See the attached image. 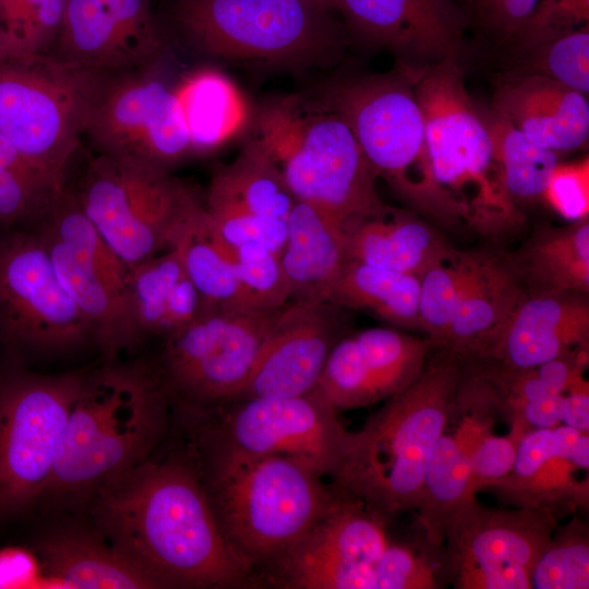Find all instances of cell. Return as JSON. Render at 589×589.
<instances>
[{
	"label": "cell",
	"mask_w": 589,
	"mask_h": 589,
	"mask_svg": "<svg viewBox=\"0 0 589 589\" xmlns=\"http://www.w3.org/2000/svg\"><path fill=\"white\" fill-rule=\"evenodd\" d=\"M86 512L159 588L257 584L220 529L192 450L153 455L100 491Z\"/></svg>",
	"instance_id": "6da1fadb"
},
{
	"label": "cell",
	"mask_w": 589,
	"mask_h": 589,
	"mask_svg": "<svg viewBox=\"0 0 589 589\" xmlns=\"http://www.w3.org/2000/svg\"><path fill=\"white\" fill-rule=\"evenodd\" d=\"M171 410L154 362L113 359L87 370L40 504L86 512L100 491L155 454Z\"/></svg>",
	"instance_id": "7a4b0ae2"
},
{
	"label": "cell",
	"mask_w": 589,
	"mask_h": 589,
	"mask_svg": "<svg viewBox=\"0 0 589 589\" xmlns=\"http://www.w3.org/2000/svg\"><path fill=\"white\" fill-rule=\"evenodd\" d=\"M464 369L458 352L435 349L420 375L352 432L333 485L389 519L414 509L430 459L453 418Z\"/></svg>",
	"instance_id": "3957f363"
},
{
	"label": "cell",
	"mask_w": 589,
	"mask_h": 589,
	"mask_svg": "<svg viewBox=\"0 0 589 589\" xmlns=\"http://www.w3.org/2000/svg\"><path fill=\"white\" fill-rule=\"evenodd\" d=\"M192 445L220 529L256 579L340 496L291 458L244 455L195 438Z\"/></svg>",
	"instance_id": "277c9868"
},
{
	"label": "cell",
	"mask_w": 589,
	"mask_h": 589,
	"mask_svg": "<svg viewBox=\"0 0 589 589\" xmlns=\"http://www.w3.org/2000/svg\"><path fill=\"white\" fill-rule=\"evenodd\" d=\"M255 132L294 199L322 212L345 233L393 209L381 200L378 175L347 123L320 100H272L260 109Z\"/></svg>",
	"instance_id": "5b68a950"
},
{
	"label": "cell",
	"mask_w": 589,
	"mask_h": 589,
	"mask_svg": "<svg viewBox=\"0 0 589 589\" xmlns=\"http://www.w3.org/2000/svg\"><path fill=\"white\" fill-rule=\"evenodd\" d=\"M412 83L432 173L456 225L492 238L514 232L524 214L505 187L483 117L453 56L423 70Z\"/></svg>",
	"instance_id": "8992f818"
},
{
	"label": "cell",
	"mask_w": 589,
	"mask_h": 589,
	"mask_svg": "<svg viewBox=\"0 0 589 589\" xmlns=\"http://www.w3.org/2000/svg\"><path fill=\"white\" fill-rule=\"evenodd\" d=\"M172 21L199 51L285 67L337 57L341 26L314 0H175Z\"/></svg>",
	"instance_id": "52a82bcc"
},
{
	"label": "cell",
	"mask_w": 589,
	"mask_h": 589,
	"mask_svg": "<svg viewBox=\"0 0 589 589\" xmlns=\"http://www.w3.org/2000/svg\"><path fill=\"white\" fill-rule=\"evenodd\" d=\"M104 74L50 52L0 63V135L60 191Z\"/></svg>",
	"instance_id": "ba28073f"
},
{
	"label": "cell",
	"mask_w": 589,
	"mask_h": 589,
	"mask_svg": "<svg viewBox=\"0 0 589 589\" xmlns=\"http://www.w3.org/2000/svg\"><path fill=\"white\" fill-rule=\"evenodd\" d=\"M318 100L347 123L378 177L405 202L436 223L456 225L432 173L424 120L409 81L349 80L327 87Z\"/></svg>",
	"instance_id": "9c48e42d"
},
{
	"label": "cell",
	"mask_w": 589,
	"mask_h": 589,
	"mask_svg": "<svg viewBox=\"0 0 589 589\" xmlns=\"http://www.w3.org/2000/svg\"><path fill=\"white\" fill-rule=\"evenodd\" d=\"M99 233L129 267L173 247L201 203L168 169L98 154L73 187Z\"/></svg>",
	"instance_id": "30bf717a"
},
{
	"label": "cell",
	"mask_w": 589,
	"mask_h": 589,
	"mask_svg": "<svg viewBox=\"0 0 589 589\" xmlns=\"http://www.w3.org/2000/svg\"><path fill=\"white\" fill-rule=\"evenodd\" d=\"M86 372L0 369V524L40 504Z\"/></svg>",
	"instance_id": "8fae6325"
},
{
	"label": "cell",
	"mask_w": 589,
	"mask_h": 589,
	"mask_svg": "<svg viewBox=\"0 0 589 589\" xmlns=\"http://www.w3.org/2000/svg\"><path fill=\"white\" fill-rule=\"evenodd\" d=\"M93 330L63 288L41 233L0 229V346L9 362L74 352Z\"/></svg>",
	"instance_id": "7c38bea8"
},
{
	"label": "cell",
	"mask_w": 589,
	"mask_h": 589,
	"mask_svg": "<svg viewBox=\"0 0 589 589\" xmlns=\"http://www.w3.org/2000/svg\"><path fill=\"white\" fill-rule=\"evenodd\" d=\"M180 411L195 419V440L250 456L288 457L322 477L334 473L352 434L316 388L298 396L237 399L207 410Z\"/></svg>",
	"instance_id": "4fadbf2b"
},
{
	"label": "cell",
	"mask_w": 589,
	"mask_h": 589,
	"mask_svg": "<svg viewBox=\"0 0 589 589\" xmlns=\"http://www.w3.org/2000/svg\"><path fill=\"white\" fill-rule=\"evenodd\" d=\"M276 311L205 312L163 337L154 364L172 405L207 410L230 401L245 383Z\"/></svg>",
	"instance_id": "5bb4252c"
},
{
	"label": "cell",
	"mask_w": 589,
	"mask_h": 589,
	"mask_svg": "<svg viewBox=\"0 0 589 589\" xmlns=\"http://www.w3.org/2000/svg\"><path fill=\"white\" fill-rule=\"evenodd\" d=\"M160 67L103 75L84 130L98 154L168 170L192 154L177 86L161 76Z\"/></svg>",
	"instance_id": "9a60e30c"
},
{
	"label": "cell",
	"mask_w": 589,
	"mask_h": 589,
	"mask_svg": "<svg viewBox=\"0 0 589 589\" xmlns=\"http://www.w3.org/2000/svg\"><path fill=\"white\" fill-rule=\"evenodd\" d=\"M558 519L541 509L486 507L472 497L446 529L450 582L457 589H530Z\"/></svg>",
	"instance_id": "2e32d148"
},
{
	"label": "cell",
	"mask_w": 589,
	"mask_h": 589,
	"mask_svg": "<svg viewBox=\"0 0 589 589\" xmlns=\"http://www.w3.org/2000/svg\"><path fill=\"white\" fill-rule=\"evenodd\" d=\"M389 520L340 492L312 528L259 576L286 589H376L377 561L394 540Z\"/></svg>",
	"instance_id": "e0dca14e"
},
{
	"label": "cell",
	"mask_w": 589,
	"mask_h": 589,
	"mask_svg": "<svg viewBox=\"0 0 589 589\" xmlns=\"http://www.w3.org/2000/svg\"><path fill=\"white\" fill-rule=\"evenodd\" d=\"M168 49L152 0H68L49 52L89 71L113 73L163 63Z\"/></svg>",
	"instance_id": "ac0fdd59"
},
{
	"label": "cell",
	"mask_w": 589,
	"mask_h": 589,
	"mask_svg": "<svg viewBox=\"0 0 589 589\" xmlns=\"http://www.w3.org/2000/svg\"><path fill=\"white\" fill-rule=\"evenodd\" d=\"M348 312L332 302H288L278 309L245 383L231 400L315 389L333 347L347 334Z\"/></svg>",
	"instance_id": "d6986e66"
},
{
	"label": "cell",
	"mask_w": 589,
	"mask_h": 589,
	"mask_svg": "<svg viewBox=\"0 0 589 589\" xmlns=\"http://www.w3.org/2000/svg\"><path fill=\"white\" fill-rule=\"evenodd\" d=\"M441 345L394 327L346 334L333 347L316 389L338 411L386 400L411 384Z\"/></svg>",
	"instance_id": "ffe728a7"
},
{
	"label": "cell",
	"mask_w": 589,
	"mask_h": 589,
	"mask_svg": "<svg viewBox=\"0 0 589 589\" xmlns=\"http://www.w3.org/2000/svg\"><path fill=\"white\" fill-rule=\"evenodd\" d=\"M337 11L363 41L437 62L452 56L465 25L454 0H338Z\"/></svg>",
	"instance_id": "44dd1931"
},
{
	"label": "cell",
	"mask_w": 589,
	"mask_h": 589,
	"mask_svg": "<svg viewBox=\"0 0 589 589\" xmlns=\"http://www.w3.org/2000/svg\"><path fill=\"white\" fill-rule=\"evenodd\" d=\"M581 350H589L588 293L526 291L495 341L476 360L529 369Z\"/></svg>",
	"instance_id": "7402d4cb"
},
{
	"label": "cell",
	"mask_w": 589,
	"mask_h": 589,
	"mask_svg": "<svg viewBox=\"0 0 589 589\" xmlns=\"http://www.w3.org/2000/svg\"><path fill=\"white\" fill-rule=\"evenodd\" d=\"M33 550L47 577L69 588H159L93 525L73 521L48 527L35 538Z\"/></svg>",
	"instance_id": "603a6c76"
},
{
	"label": "cell",
	"mask_w": 589,
	"mask_h": 589,
	"mask_svg": "<svg viewBox=\"0 0 589 589\" xmlns=\"http://www.w3.org/2000/svg\"><path fill=\"white\" fill-rule=\"evenodd\" d=\"M526 289L507 259L474 252L443 347L480 359L495 341Z\"/></svg>",
	"instance_id": "cb8c5ba5"
},
{
	"label": "cell",
	"mask_w": 589,
	"mask_h": 589,
	"mask_svg": "<svg viewBox=\"0 0 589 589\" xmlns=\"http://www.w3.org/2000/svg\"><path fill=\"white\" fill-rule=\"evenodd\" d=\"M45 239L58 277L93 330L94 345L105 361L118 359L143 342L131 306L129 291L81 261L48 232Z\"/></svg>",
	"instance_id": "d4e9b609"
},
{
	"label": "cell",
	"mask_w": 589,
	"mask_h": 589,
	"mask_svg": "<svg viewBox=\"0 0 589 589\" xmlns=\"http://www.w3.org/2000/svg\"><path fill=\"white\" fill-rule=\"evenodd\" d=\"M496 110L531 141L556 153L578 148L588 140V99L539 74L505 86Z\"/></svg>",
	"instance_id": "484cf974"
},
{
	"label": "cell",
	"mask_w": 589,
	"mask_h": 589,
	"mask_svg": "<svg viewBox=\"0 0 589 589\" xmlns=\"http://www.w3.org/2000/svg\"><path fill=\"white\" fill-rule=\"evenodd\" d=\"M280 263L289 287V302H328L347 261L345 232L312 205L297 201L286 219Z\"/></svg>",
	"instance_id": "4316f807"
},
{
	"label": "cell",
	"mask_w": 589,
	"mask_h": 589,
	"mask_svg": "<svg viewBox=\"0 0 589 589\" xmlns=\"http://www.w3.org/2000/svg\"><path fill=\"white\" fill-rule=\"evenodd\" d=\"M345 251L347 260L421 277L456 250L423 219L392 209L348 230Z\"/></svg>",
	"instance_id": "83f0119b"
},
{
	"label": "cell",
	"mask_w": 589,
	"mask_h": 589,
	"mask_svg": "<svg viewBox=\"0 0 589 589\" xmlns=\"http://www.w3.org/2000/svg\"><path fill=\"white\" fill-rule=\"evenodd\" d=\"M528 292H589V219L536 232L506 257Z\"/></svg>",
	"instance_id": "f1b7e54d"
},
{
	"label": "cell",
	"mask_w": 589,
	"mask_h": 589,
	"mask_svg": "<svg viewBox=\"0 0 589 589\" xmlns=\"http://www.w3.org/2000/svg\"><path fill=\"white\" fill-rule=\"evenodd\" d=\"M176 244L184 272L202 298L204 313L259 311L240 280L232 248L216 233L202 202Z\"/></svg>",
	"instance_id": "f546056e"
},
{
	"label": "cell",
	"mask_w": 589,
	"mask_h": 589,
	"mask_svg": "<svg viewBox=\"0 0 589 589\" xmlns=\"http://www.w3.org/2000/svg\"><path fill=\"white\" fill-rule=\"evenodd\" d=\"M420 277L347 260L328 302L368 313L392 327L421 332Z\"/></svg>",
	"instance_id": "4dcf8cb0"
},
{
	"label": "cell",
	"mask_w": 589,
	"mask_h": 589,
	"mask_svg": "<svg viewBox=\"0 0 589 589\" xmlns=\"http://www.w3.org/2000/svg\"><path fill=\"white\" fill-rule=\"evenodd\" d=\"M192 154L218 148L245 127L249 109L236 84L214 70L187 76L177 87Z\"/></svg>",
	"instance_id": "1f68e13d"
},
{
	"label": "cell",
	"mask_w": 589,
	"mask_h": 589,
	"mask_svg": "<svg viewBox=\"0 0 589 589\" xmlns=\"http://www.w3.org/2000/svg\"><path fill=\"white\" fill-rule=\"evenodd\" d=\"M206 199L285 221L297 202L280 167L256 137L214 172Z\"/></svg>",
	"instance_id": "d6a6232c"
},
{
	"label": "cell",
	"mask_w": 589,
	"mask_h": 589,
	"mask_svg": "<svg viewBox=\"0 0 589 589\" xmlns=\"http://www.w3.org/2000/svg\"><path fill=\"white\" fill-rule=\"evenodd\" d=\"M472 497L468 456L453 435L444 433L425 470L414 508L418 529L425 540L444 548L449 522Z\"/></svg>",
	"instance_id": "836d02e7"
},
{
	"label": "cell",
	"mask_w": 589,
	"mask_h": 589,
	"mask_svg": "<svg viewBox=\"0 0 589 589\" xmlns=\"http://www.w3.org/2000/svg\"><path fill=\"white\" fill-rule=\"evenodd\" d=\"M576 470L569 459L554 455L521 473H508L486 489L515 507L546 510L561 518L588 507V480H577Z\"/></svg>",
	"instance_id": "e575fe53"
},
{
	"label": "cell",
	"mask_w": 589,
	"mask_h": 589,
	"mask_svg": "<svg viewBox=\"0 0 589 589\" xmlns=\"http://www.w3.org/2000/svg\"><path fill=\"white\" fill-rule=\"evenodd\" d=\"M482 117L512 199L517 205L542 199L557 153L531 141L497 110Z\"/></svg>",
	"instance_id": "d590c367"
},
{
	"label": "cell",
	"mask_w": 589,
	"mask_h": 589,
	"mask_svg": "<svg viewBox=\"0 0 589 589\" xmlns=\"http://www.w3.org/2000/svg\"><path fill=\"white\" fill-rule=\"evenodd\" d=\"M32 226L48 232L81 261L128 289L129 267L87 217L73 187L68 184Z\"/></svg>",
	"instance_id": "8d00e7d4"
},
{
	"label": "cell",
	"mask_w": 589,
	"mask_h": 589,
	"mask_svg": "<svg viewBox=\"0 0 589 589\" xmlns=\"http://www.w3.org/2000/svg\"><path fill=\"white\" fill-rule=\"evenodd\" d=\"M183 275L177 244L129 268V298L143 340L148 336H160L168 297Z\"/></svg>",
	"instance_id": "74e56055"
},
{
	"label": "cell",
	"mask_w": 589,
	"mask_h": 589,
	"mask_svg": "<svg viewBox=\"0 0 589 589\" xmlns=\"http://www.w3.org/2000/svg\"><path fill=\"white\" fill-rule=\"evenodd\" d=\"M474 252L455 251L420 277L421 329L444 346L456 306L467 281Z\"/></svg>",
	"instance_id": "f35d334b"
},
{
	"label": "cell",
	"mask_w": 589,
	"mask_h": 589,
	"mask_svg": "<svg viewBox=\"0 0 589 589\" xmlns=\"http://www.w3.org/2000/svg\"><path fill=\"white\" fill-rule=\"evenodd\" d=\"M533 589L589 588V532L578 517L556 526L531 573Z\"/></svg>",
	"instance_id": "ab89813d"
},
{
	"label": "cell",
	"mask_w": 589,
	"mask_h": 589,
	"mask_svg": "<svg viewBox=\"0 0 589 589\" xmlns=\"http://www.w3.org/2000/svg\"><path fill=\"white\" fill-rule=\"evenodd\" d=\"M68 0H0L11 57L49 52Z\"/></svg>",
	"instance_id": "60d3db41"
},
{
	"label": "cell",
	"mask_w": 589,
	"mask_h": 589,
	"mask_svg": "<svg viewBox=\"0 0 589 589\" xmlns=\"http://www.w3.org/2000/svg\"><path fill=\"white\" fill-rule=\"evenodd\" d=\"M63 190L20 157L0 170V229L32 226Z\"/></svg>",
	"instance_id": "b9f144b4"
},
{
	"label": "cell",
	"mask_w": 589,
	"mask_h": 589,
	"mask_svg": "<svg viewBox=\"0 0 589 589\" xmlns=\"http://www.w3.org/2000/svg\"><path fill=\"white\" fill-rule=\"evenodd\" d=\"M530 64L537 74L581 94L589 92L588 24L558 33L534 45Z\"/></svg>",
	"instance_id": "7bdbcfd3"
},
{
	"label": "cell",
	"mask_w": 589,
	"mask_h": 589,
	"mask_svg": "<svg viewBox=\"0 0 589 589\" xmlns=\"http://www.w3.org/2000/svg\"><path fill=\"white\" fill-rule=\"evenodd\" d=\"M204 207L214 230L230 248L256 243L280 257L287 236L285 220L211 199H206Z\"/></svg>",
	"instance_id": "ee69618b"
},
{
	"label": "cell",
	"mask_w": 589,
	"mask_h": 589,
	"mask_svg": "<svg viewBox=\"0 0 589 589\" xmlns=\"http://www.w3.org/2000/svg\"><path fill=\"white\" fill-rule=\"evenodd\" d=\"M240 280L255 308L273 312L289 302V287L280 259L256 243L232 248Z\"/></svg>",
	"instance_id": "f6af8a7d"
},
{
	"label": "cell",
	"mask_w": 589,
	"mask_h": 589,
	"mask_svg": "<svg viewBox=\"0 0 589 589\" xmlns=\"http://www.w3.org/2000/svg\"><path fill=\"white\" fill-rule=\"evenodd\" d=\"M542 199L569 221L588 218L589 158L557 163L548 178Z\"/></svg>",
	"instance_id": "bcb514c9"
},
{
	"label": "cell",
	"mask_w": 589,
	"mask_h": 589,
	"mask_svg": "<svg viewBox=\"0 0 589 589\" xmlns=\"http://www.w3.org/2000/svg\"><path fill=\"white\" fill-rule=\"evenodd\" d=\"M588 21L589 0H541L514 37L531 48L558 33L587 25Z\"/></svg>",
	"instance_id": "7dc6e473"
},
{
	"label": "cell",
	"mask_w": 589,
	"mask_h": 589,
	"mask_svg": "<svg viewBox=\"0 0 589 589\" xmlns=\"http://www.w3.org/2000/svg\"><path fill=\"white\" fill-rule=\"evenodd\" d=\"M516 447L509 435L489 434L473 448L468 455L469 488L473 495L512 471Z\"/></svg>",
	"instance_id": "c3c4849f"
},
{
	"label": "cell",
	"mask_w": 589,
	"mask_h": 589,
	"mask_svg": "<svg viewBox=\"0 0 589 589\" xmlns=\"http://www.w3.org/2000/svg\"><path fill=\"white\" fill-rule=\"evenodd\" d=\"M204 313L202 298L187 276L175 284L165 308L160 336L165 337L195 321Z\"/></svg>",
	"instance_id": "681fc988"
},
{
	"label": "cell",
	"mask_w": 589,
	"mask_h": 589,
	"mask_svg": "<svg viewBox=\"0 0 589 589\" xmlns=\"http://www.w3.org/2000/svg\"><path fill=\"white\" fill-rule=\"evenodd\" d=\"M541 0H492L481 15L494 29L514 37Z\"/></svg>",
	"instance_id": "f907efd6"
},
{
	"label": "cell",
	"mask_w": 589,
	"mask_h": 589,
	"mask_svg": "<svg viewBox=\"0 0 589 589\" xmlns=\"http://www.w3.org/2000/svg\"><path fill=\"white\" fill-rule=\"evenodd\" d=\"M20 157L21 156L19 155L16 149L12 146V144L8 140H5L3 136L0 135V170L11 165Z\"/></svg>",
	"instance_id": "816d5d0a"
},
{
	"label": "cell",
	"mask_w": 589,
	"mask_h": 589,
	"mask_svg": "<svg viewBox=\"0 0 589 589\" xmlns=\"http://www.w3.org/2000/svg\"><path fill=\"white\" fill-rule=\"evenodd\" d=\"M11 58L8 35L0 12V63Z\"/></svg>",
	"instance_id": "f5cc1de1"
},
{
	"label": "cell",
	"mask_w": 589,
	"mask_h": 589,
	"mask_svg": "<svg viewBox=\"0 0 589 589\" xmlns=\"http://www.w3.org/2000/svg\"><path fill=\"white\" fill-rule=\"evenodd\" d=\"M480 15L483 14L492 0H470Z\"/></svg>",
	"instance_id": "db71d44e"
},
{
	"label": "cell",
	"mask_w": 589,
	"mask_h": 589,
	"mask_svg": "<svg viewBox=\"0 0 589 589\" xmlns=\"http://www.w3.org/2000/svg\"><path fill=\"white\" fill-rule=\"evenodd\" d=\"M322 7L330 11H337V1L338 0H314Z\"/></svg>",
	"instance_id": "11a10c76"
}]
</instances>
